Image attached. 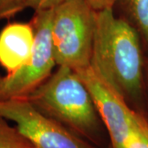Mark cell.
Listing matches in <instances>:
<instances>
[{
	"mask_svg": "<svg viewBox=\"0 0 148 148\" xmlns=\"http://www.w3.org/2000/svg\"><path fill=\"white\" fill-rule=\"evenodd\" d=\"M30 0H0V20L8 19L28 8Z\"/></svg>",
	"mask_w": 148,
	"mask_h": 148,
	"instance_id": "obj_10",
	"label": "cell"
},
{
	"mask_svg": "<svg viewBox=\"0 0 148 148\" xmlns=\"http://www.w3.org/2000/svg\"><path fill=\"white\" fill-rule=\"evenodd\" d=\"M27 99L44 114L97 148L110 144L106 143L109 135L90 91L72 69L58 66Z\"/></svg>",
	"mask_w": 148,
	"mask_h": 148,
	"instance_id": "obj_2",
	"label": "cell"
},
{
	"mask_svg": "<svg viewBox=\"0 0 148 148\" xmlns=\"http://www.w3.org/2000/svg\"><path fill=\"white\" fill-rule=\"evenodd\" d=\"M75 72L90 91L112 148H123L135 124L134 111L91 65Z\"/></svg>",
	"mask_w": 148,
	"mask_h": 148,
	"instance_id": "obj_6",
	"label": "cell"
},
{
	"mask_svg": "<svg viewBox=\"0 0 148 148\" xmlns=\"http://www.w3.org/2000/svg\"><path fill=\"white\" fill-rule=\"evenodd\" d=\"M53 8L35 11L32 53L26 64L11 73L0 75V100L27 98L53 73L57 65L52 42Z\"/></svg>",
	"mask_w": 148,
	"mask_h": 148,
	"instance_id": "obj_4",
	"label": "cell"
},
{
	"mask_svg": "<svg viewBox=\"0 0 148 148\" xmlns=\"http://www.w3.org/2000/svg\"><path fill=\"white\" fill-rule=\"evenodd\" d=\"M0 148H35L16 126L0 117Z\"/></svg>",
	"mask_w": 148,
	"mask_h": 148,
	"instance_id": "obj_9",
	"label": "cell"
},
{
	"mask_svg": "<svg viewBox=\"0 0 148 148\" xmlns=\"http://www.w3.org/2000/svg\"><path fill=\"white\" fill-rule=\"evenodd\" d=\"M35 31L32 21L12 22L0 32V66L7 73L26 64L32 53Z\"/></svg>",
	"mask_w": 148,
	"mask_h": 148,
	"instance_id": "obj_7",
	"label": "cell"
},
{
	"mask_svg": "<svg viewBox=\"0 0 148 148\" xmlns=\"http://www.w3.org/2000/svg\"><path fill=\"white\" fill-rule=\"evenodd\" d=\"M145 50L138 32L114 9L95 12L90 65L123 97L132 110L147 117L144 91Z\"/></svg>",
	"mask_w": 148,
	"mask_h": 148,
	"instance_id": "obj_1",
	"label": "cell"
},
{
	"mask_svg": "<svg viewBox=\"0 0 148 148\" xmlns=\"http://www.w3.org/2000/svg\"><path fill=\"white\" fill-rule=\"evenodd\" d=\"M0 117L15 123L35 148H97L44 114L27 98L0 100Z\"/></svg>",
	"mask_w": 148,
	"mask_h": 148,
	"instance_id": "obj_5",
	"label": "cell"
},
{
	"mask_svg": "<svg viewBox=\"0 0 148 148\" xmlns=\"http://www.w3.org/2000/svg\"><path fill=\"white\" fill-rule=\"evenodd\" d=\"M135 117H136V119L140 128L144 132L146 137L148 138V119L146 116L140 114L137 112H135Z\"/></svg>",
	"mask_w": 148,
	"mask_h": 148,
	"instance_id": "obj_15",
	"label": "cell"
},
{
	"mask_svg": "<svg viewBox=\"0 0 148 148\" xmlns=\"http://www.w3.org/2000/svg\"><path fill=\"white\" fill-rule=\"evenodd\" d=\"M106 148H112V147H111V145L110 144V145H109V146H108V147H107Z\"/></svg>",
	"mask_w": 148,
	"mask_h": 148,
	"instance_id": "obj_16",
	"label": "cell"
},
{
	"mask_svg": "<svg viewBox=\"0 0 148 148\" xmlns=\"http://www.w3.org/2000/svg\"><path fill=\"white\" fill-rule=\"evenodd\" d=\"M87 2L95 12H99L106 9H114L118 0H87Z\"/></svg>",
	"mask_w": 148,
	"mask_h": 148,
	"instance_id": "obj_13",
	"label": "cell"
},
{
	"mask_svg": "<svg viewBox=\"0 0 148 148\" xmlns=\"http://www.w3.org/2000/svg\"><path fill=\"white\" fill-rule=\"evenodd\" d=\"M95 12L87 0H64L53 8L51 34L58 67L77 71L90 66Z\"/></svg>",
	"mask_w": 148,
	"mask_h": 148,
	"instance_id": "obj_3",
	"label": "cell"
},
{
	"mask_svg": "<svg viewBox=\"0 0 148 148\" xmlns=\"http://www.w3.org/2000/svg\"><path fill=\"white\" fill-rule=\"evenodd\" d=\"M144 91H145L148 117V52L145 53V60H144Z\"/></svg>",
	"mask_w": 148,
	"mask_h": 148,
	"instance_id": "obj_14",
	"label": "cell"
},
{
	"mask_svg": "<svg viewBox=\"0 0 148 148\" xmlns=\"http://www.w3.org/2000/svg\"><path fill=\"white\" fill-rule=\"evenodd\" d=\"M64 0H30L28 8L34 11L53 8Z\"/></svg>",
	"mask_w": 148,
	"mask_h": 148,
	"instance_id": "obj_12",
	"label": "cell"
},
{
	"mask_svg": "<svg viewBox=\"0 0 148 148\" xmlns=\"http://www.w3.org/2000/svg\"><path fill=\"white\" fill-rule=\"evenodd\" d=\"M124 18L139 34L145 53L148 52V0H118Z\"/></svg>",
	"mask_w": 148,
	"mask_h": 148,
	"instance_id": "obj_8",
	"label": "cell"
},
{
	"mask_svg": "<svg viewBox=\"0 0 148 148\" xmlns=\"http://www.w3.org/2000/svg\"><path fill=\"white\" fill-rule=\"evenodd\" d=\"M123 148H148V138L139 127L136 117L135 124L124 143Z\"/></svg>",
	"mask_w": 148,
	"mask_h": 148,
	"instance_id": "obj_11",
	"label": "cell"
}]
</instances>
